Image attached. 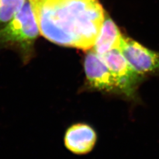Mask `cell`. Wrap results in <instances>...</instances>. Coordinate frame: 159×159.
<instances>
[{"instance_id": "6da1fadb", "label": "cell", "mask_w": 159, "mask_h": 159, "mask_svg": "<svg viewBox=\"0 0 159 159\" xmlns=\"http://www.w3.org/2000/svg\"><path fill=\"white\" fill-rule=\"evenodd\" d=\"M40 33L58 45L93 47L105 16L99 0H29Z\"/></svg>"}, {"instance_id": "7a4b0ae2", "label": "cell", "mask_w": 159, "mask_h": 159, "mask_svg": "<svg viewBox=\"0 0 159 159\" xmlns=\"http://www.w3.org/2000/svg\"><path fill=\"white\" fill-rule=\"evenodd\" d=\"M39 33L33 9L27 0L11 21L0 29V47L16 48L27 61Z\"/></svg>"}, {"instance_id": "3957f363", "label": "cell", "mask_w": 159, "mask_h": 159, "mask_svg": "<svg viewBox=\"0 0 159 159\" xmlns=\"http://www.w3.org/2000/svg\"><path fill=\"white\" fill-rule=\"evenodd\" d=\"M99 56L116 79L120 94L127 98L136 99L138 88L145 78L134 70L119 48Z\"/></svg>"}, {"instance_id": "277c9868", "label": "cell", "mask_w": 159, "mask_h": 159, "mask_svg": "<svg viewBox=\"0 0 159 159\" xmlns=\"http://www.w3.org/2000/svg\"><path fill=\"white\" fill-rule=\"evenodd\" d=\"M119 49L134 70L144 78L159 74V52L124 37Z\"/></svg>"}, {"instance_id": "5b68a950", "label": "cell", "mask_w": 159, "mask_h": 159, "mask_svg": "<svg viewBox=\"0 0 159 159\" xmlns=\"http://www.w3.org/2000/svg\"><path fill=\"white\" fill-rule=\"evenodd\" d=\"M84 66L89 88L106 93H120L116 79L96 52L91 51L86 54Z\"/></svg>"}, {"instance_id": "8992f818", "label": "cell", "mask_w": 159, "mask_h": 159, "mask_svg": "<svg viewBox=\"0 0 159 159\" xmlns=\"http://www.w3.org/2000/svg\"><path fill=\"white\" fill-rule=\"evenodd\" d=\"M96 139V133L92 127L86 124L78 123L68 129L64 143L69 151L82 155L92 150Z\"/></svg>"}, {"instance_id": "52a82bcc", "label": "cell", "mask_w": 159, "mask_h": 159, "mask_svg": "<svg viewBox=\"0 0 159 159\" xmlns=\"http://www.w3.org/2000/svg\"><path fill=\"white\" fill-rule=\"evenodd\" d=\"M119 28L109 17L104 19L99 35L93 45L94 52L102 55L113 49L119 48L122 39Z\"/></svg>"}, {"instance_id": "ba28073f", "label": "cell", "mask_w": 159, "mask_h": 159, "mask_svg": "<svg viewBox=\"0 0 159 159\" xmlns=\"http://www.w3.org/2000/svg\"><path fill=\"white\" fill-rule=\"evenodd\" d=\"M27 0H0V29L22 8Z\"/></svg>"}]
</instances>
